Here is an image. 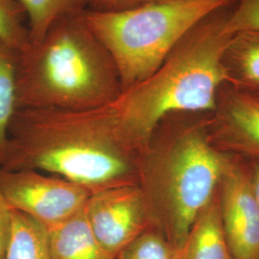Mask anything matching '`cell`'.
<instances>
[{
  "mask_svg": "<svg viewBox=\"0 0 259 259\" xmlns=\"http://www.w3.org/2000/svg\"><path fill=\"white\" fill-rule=\"evenodd\" d=\"M27 18L30 45L38 42L52 23L66 15L88 10L87 0H19Z\"/></svg>",
  "mask_w": 259,
  "mask_h": 259,
  "instance_id": "obj_15",
  "label": "cell"
},
{
  "mask_svg": "<svg viewBox=\"0 0 259 259\" xmlns=\"http://www.w3.org/2000/svg\"><path fill=\"white\" fill-rule=\"evenodd\" d=\"M88 10L101 13L117 12L138 6V0H87Z\"/></svg>",
  "mask_w": 259,
  "mask_h": 259,
  "instance_id": "obj_20",
  "label": "cell"
},
{
  "mask_svg": "<svg viewBox=\"0 0 259 259\" xmlns=\"http://www.w3.org/2000/svg\"><path fill=\"white\" fill-rule=\"evenodd\" d=\"M19 52L0 40V166L4 160L9 127L18 110L17 66Z\"/></svg>",
  "mask_w": 259,
  "mask_h": 259,
  "instance_id": "obj_14",
  "label": "cell"
},
{
  "mask_svg": "<svg viewBox=\"0 0 259 259\" xmlns=\"http://www.w3.org/2000/svg\"><path fill=\"white\" fill-rule=\"evenodd\" d=\"M164 1H177V0H138L139 5L144 3H151V2H164Z\"/></svg>",
  "mask_w": 259,
  "mask_h": 259,
  "instance_id": "obj_22",
  "label": "cell"
},
{
  "mask_svg": "<svg viewBox=\"0 0 259 259\" xmlns=\"http://www.w3.org/2000/svg\"><path fill=\"white\" fill-rule=\"evenodd\" d=\"M25 11L19 0H0V40L19 53L30 46Z\"/></svg>",
  "mask_w": 259,
  "mask_h": 259,
  "instance_id": "obj_16",
  "label": "cell"
},
{
  "mask_svg": "<svg viewBox=\"0 0 259 259\" xmlns=\"http://www.w3.org/2000/svg\"><path fill=\"white\" fill-rule=\"evenodd\" d=\"M5 259H51L47 227L12 209V231Z\"/></svg>",
  "mask_w": 259,
  "mask_h": 259,
  "instance_id": "obj_13",
  "label": "cell"
},
{
  "mask_svg": "<svg viewBox=\"0 0 259 259\" xmlns=\"http://www.w3.org/2000/svg\"><path fill=\"white\" fill-rule=\"evenodd\" d=\"M245 160L247 163L250 187L259 205V159H245Z\"/></svg>",
  "mask_w": 259,
  "mask_h": 259,
  "instance_id": "obj_21",
  "label": "cell"
},
{
  "mask_svg": "<svg viewBox=\"0 0 259 259\" xmlns=\"http://www.w3.org/2000/svg\"><path fill=\"white\" fill-rule=\"evenodd\" d=\"M207 115H168L137 155L138 185L151 225L178 250L216 194L231 159L209 141Z\"/></svg>",
  "mask_w": 259,
  "mask_h": 259,
  "instance_id": "obj_2",
  "label": "cell"
},
{
  "mask_svg": "<svg viewBox=\"0 0 259 259\" xmlns=\"http://www.w3.org/2000/svg\"><path fill=\"white\" fill-rule=\"evenodd\" d=\"M47 232L51 259H115L96 239L84 208L64 222L48 228Z\"/></svg>",
  "mask_w": 259,
  "mask_h": 259,
  "instance_id": "obj_10",
  "label": "cell"
},
{
  "mask_svg": "<svg viewBox=\"0 0 259 259\" xmlns=\"http://www.w3.org/2000/svg\"><path fill=\"white\" fill-rule=\"evenodd\" d=\"M84 214L97 241L115 259L132 241L152 228L138 185H118L93 192Z\"/></svg>",
  "mask_w": 259,
  "mask_h": 259,
  "instance_id": "obj_7",
  "label": "cell"
},
{
  "mask_svg": "<svg viewBox=\"0 0 259 259\" xmlns=\"http://www.w3.org/2000/svg\"><path fill=\"white\" fill-rule=\"evenodd\" d=\"M233 5L198 22L153 74L111 103L122 140L133 153L146 146L168 115L214 110L218 91L227 82L222 55L232 36L226 25Z\"/></svg>",
  "mask_w": 259,
  "mask_h": 259,
  "instance_id": "obj_3",
  "label": "cell"
},
{
  "mask_svg": "<svg viewBox=\"0 0 259 259\" xmlns=\"http://www.w3.org/2000/svg\"><path fill=\"white\" fill-rule=\"evenodd\" d=\"M222 65L227 83L259 91V32L233 34L223 51Z\"/></svg>",
  "mask_w": 259,
  "mask_h": 259,
  "instance_id": "obj_12",
  "label": "cell"
},
{
  "mask_svg": "<svg viewBox=\"0 0 259 259\" xmlns=\"http://www.w3.org/2000/svg\"><path fill=\"white\" fill-rule=\"evenodd\" d=\"M227 20V32H259V0H236Z\"/></svg>",
  "mask_w": 259,
  "mask_h": 259,
  "instance_id": "obj_18",
  "label": "cell"
},
{
  "mask_svg": "<svg viewBox=\"0 0 259 259\" xmlns=\"http://www.w3.org/2000/svg\"><path fill=\"white\" fill-rule=\"evenodd\" d=\"M0 191L12 209L26 214L47 229L81 212L92 194L61 177L1 167Z\"/></svg>",
  "mask_w": 259,
  "mask_h": 259,
  "instance_id": "obj_6",
  "label": "cell"
},
{
  "mask_svg": "<svg viewBox=\"0 0 259 259\" xmlns=\"http://www.w3.org/2000/svg\"><path fill=\"white\" fill-rule=\"evenodd\" d=\"M207 135L225 155L259 159V91L223 83L207 115Z\"/></svg>",
  "mask_w": 259,
  "mask_h": 259,
  "instance_id": "obj_8",
  "label": "cell"
},
{
  "mask_svg": "<svg viewBox=\"0 0 259 259\" xmlns=\"http://www.w3.org/2000/svg\"><path fill=\"white\" fill-rule=\"evenodd\" d=\"M181 259H232L223 227L218 190L196 218Z\"/></svg>",
  "mask_w": 259,
  "mask_h": 259,
  "instance_id": "obj_11",
  "label": "cell"
},
{
  "mask_svg": "<svg viewBox=\"0 0 259 259\" xmlns=\"http://www.w3.org/2000/svg\"><path fill=\"white\" fill-rule=\"evenodd\" d=\"M236 0H177L101 13L87 10L88 25L116 65L122 93L162 65L181 38L202 19Z\"/></svg>",
  "mask_w": 259,
  "mask_h": 259,
  "instance_id": "obj_5",
  "label": "cell"
},
{
  "mask_svg": "<svg viewBox=\"0 0 259 259\" xmlns=\"http://www.w3.org/2000/svg\"><path fill=\"white\" fill-rule=\"evenodd\" d=\"M116 259H181V250L152 227L121 250Z\"/></svg>",
  "mask_w": 259,
  "mask_h": 259,
  "instance_id": "obj_17",
  "label": "cell"
},
{
  "mask_svg": "<svg viewBox=\"0 0 259 259\" xmlns=\"http://www.w3.org/2000/svg\"><path fill=\"white\" fill-rule=\"evenodd\" d=\"M218 194L232 259H259V205L250 187L244 158L231 156Z\"/></svg>",
  "mask_w": 259,
  "mask_h": 259,
  "instance_id": "obj_9",
  "label": "cell"
},
{
  "mask_svg": "<svg viewBox=\"0 0 259 259\" xmlns=\"http://www.w3.org/2000/svg\"><path fill=\"white\" fill-rule=\"evenodd\" d=\"M12 231V208L0 191V259H5Z\"/></svg>",
  "mask_w": 259,
  "mask_h": 259,
  "instance_id": "obj_19",
  "label": "cell"
},
{
  "mask_svg": "<svg viewBox=\"0 0 259 259\" xmlns=\"http://www.w3.org/2000/svg\"><path fill=\"white\" fill-rule=\"evenodd\" d=\"M0 167L45 171L92 193L138 185L137 155L122 140L111 104L88 111L18 109Z\"/></svg>",
  "mask_w": 259,
  "mask_h": 259,
  "instance_id": "obj_1",
  "label": "cell"
},
{
  "mask_svg": "<svg viewBox=\"0 0 259 259\" xmlns=\"http://www.w3.org/2000/svg\"><path fill=\"white\" fill-rule=\"evenodd\" d=\"M83 14L57 19L38 42L19 53L18 109L88 111L120 96L116 65Z\"/></svg>",
  "mask_w": 259,
  "mask_h": 259,
  "instance_id": "obj_4",
  "label": "cell"
}]
</instances>
